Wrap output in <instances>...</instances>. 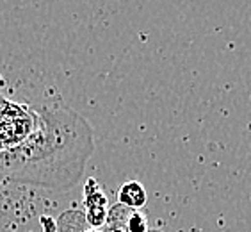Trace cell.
Returning a JSON list of instances; mask_svg holds the SVG:
<instances>
[{"mask_svg":"<svg viewBox=\"0 0 251 232\" xmlns=\"http://www.w3.org/2000/svg\"><path fill=\"white\" fill-rule=\"evenodd\" d=\"M95 141L89 123L68 107H41L36 127L20 145L0 152V177L50 189L82 179Z\"/></svg>","mask_w":251,"mask_h":232,"instance_id":"1","label":"cell"},{"mask_svg":"<svg viewBox=\"0 0 251 232\" xmlns=\"http://www.w3.org/2000/svg\"><path fill=\"white\" fill-rule=\"evenodd\" d=\"M36 127V109L0 97V152L20 145Z\"/></svg>","mask_w":251,"mask_h":232,"instance_id":"2","label":"cell"},{"mask_svg":"<svg viewBox=\"0 0 251 232\" xmlns=\"http://www.w3.org/2000/svg\"><path fill=\"white\" fill-rule=\"evenodd\" d=\"M109 200L97 179H89L84 184V218L91 229H100L105 225L109 213Z\"/></svg>","mask_w":251,"mask_h":232,"instance_id":"3","label":"cell"},{"mask_svg":"<svg viewBox=\"0 0 251 232\" xmlns=\"http://www.w3.org/2000/svg\"><path fill=\"white\" fill-rule=\"evenodd\" d=\"M146 202H148V193H146L145 186L137 180H128L118 191V203L128 209L141 211L146 205Z\"/></svg>","mask_w":251,"mask_h":232,"instance_id":"4","label":"cell"},{"mask_svg":"<svg viewBox=\"0 0 251 232\" xmlns=\"http://www.w3.org/2000/svg\"><path fill=\"white\" fill-rule=\"evenodd\" d=\"M148 231H150V227H148V218H146V214L132 209L128 218H126L125 232H148Z\"/></svg>","mask_w":251,"mask_h":232,"instance_id":"5","label":"cell"},{"mask_svg":"<svg viewBox=\"0 0 251 232\" xmlns=\"http://www.w3.org/2000/svg\"><path fill=\"white\" fill-rule=\"evenodd\" d=\"M84 232H101V231H100V229H91V227H87Z\"/></svg>","mask_w":251,"mask_h":232,"instance_id":"6","label":"cell"},{"mask_svg":"<svg viewBox=\"0 0 251 232\" xmlns=\"http://www.w3.org/2000/svg\"><path fill=\"white\" fill-rule=\"evenodd\" d=\"M148 232H162V231H148Z\"/></svg>","mask_w":251,"mask_h":232,"instance_id":"7","label":"cell"},{"mask_svg":"<svg viewBox=\"0 0 251 232\" xmlns=\"http://www.w3.org/2000/svg\"><path fill=\"white\" fill-rule=\"evenodd\" d=\"M123 232H125V231H123Z\"/></svg>","mask_w":251,"mask_h":232,"instance_id":"8","label":"cell"}]
</instances>
